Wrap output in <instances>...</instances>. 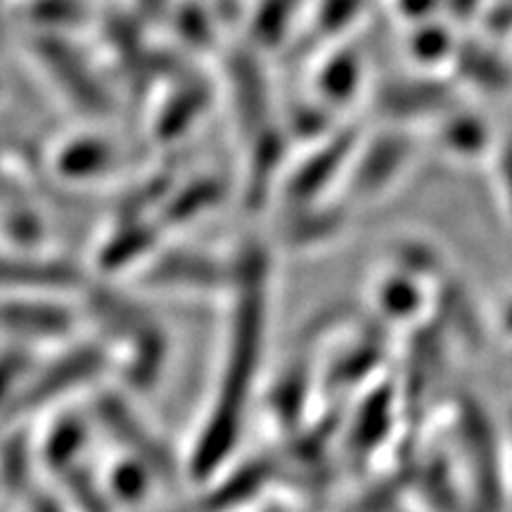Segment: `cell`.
<instances>
[{"mask_svg": "<svg viewBox=\"0 0 512 512\" xmlns=\"http://www.w3.org/2000/svg\"><path fill=\"white\" fill-rule=\"evenodd\" d=\"M453 3H456V0H453ZM477 3H479V0H458L460 10H463V12H472L477 8Z\"/></svg>", "mask_w": 512, "mask_h": 512, "instance_id": "12", "label": "cell"}, {"mask_svg": "<svg viewBox=\"0 0 512 512\" xmlns=\"http://www.w3.org/2000/svg\"><path fill=\"white\" fill-rule=\"evenodd\" d=\"M444 143L453 155L472 159L484 155L489 147V136L477 119H453L444 133Z\"/></svg>", "mask_w": 512, "mask_h": 512, "instance_id": "8", "label": "cell"}, {"mask_svg": "<svg viewBox=\"0 0 512 512\" xmlns=\"http://www.w3.org/2000/svg\"><path fill=\"white\" fill-rule=\"evenodd\" d=\"M496 185H498V197L501 204L512 221V138L503 140L496 147Z\"/></svg>", "mask_w": 512, "mask_h": 512, "instance_id": "9", "label": "cell"}, {"mask_svg": "<svg viewBox=\"0 0 512 512\" xmlns=\"http://www.w3.org/2000/svg\"><path fill=\"white\" fill-rule=\"evenodd\" d=\"M22 356L17 354H8L0 358V401H3V396L8 394V389L15 384V377L22 373Z\"/></svg>", "mask_w": 512, "mask_h": 512, "instance_id": "10", "label": "cell"}, {"mask_svg": "<svg viewBox=\"0 0 512 512\" xmlns=\"http://www.w3.org/2000/svg\"><path fill=\"white\" fill-rule=\"evenodd\" d=\"M505 484H508V498L512 501V460L505 465Z\"/></svg>", "mask_w": 512, "mask_h": 512, "instance_id": "13", "label": "cell"}, {"mask_svg": "<svg viewBox=\"0 0 512 512\" xmlns=\"http://www.w3.org/2000/svg\"><path fill=\"white\" fill-rule=\"evenodd\" d=\"M150 280L166 287H211L226 283L228 273L216 261L197 254H166L150 268Z\"/></svg>", "mask_w": 512, "mask_h": 512, "instance_id": "6", "label": "cell"}, {"mask_svg": "<svg viewBox=\"0 0 512 512\" xmlns=\"http://www.w3.org/2000/svg\"><path fill=\"white\" fill-rule=\"evenodd\" d=\"M102 368V356L93 349H79L74 354L64 356L60 363L50 366L38 380L31 384L24 394V403L31 408L43 406V403L53 401L55 396H60L69 389L81 387L83 382H88L91 377L100 373Z\"/></svg>", "mask_w": 512, "mask_h": 512, "instance_id": "4", "label": "cell"}, {"mask_svg": "<svg viewBox=\"0 0 512 512\" xmlns=\"http://www.w3.org/2000/svg\"><path fill=\"white\" fill-rule=\"evenodd\" d=\"M0 328L24 337H64L74 328V320L62 306L19 299L0 304Z\"/></svg>", "mask_w": 512, "mask_h": 512, "instance_id": "5", "label": "cell"}, {"mask_svg": "<svg viewBox=\"0 0 512 512\" xmlns=\"http://www.w3.org/2000/svg\"><path fill=\"white\" fill-rule=\"evenodd\" d=\"M102 418H105V422L114 432L121 434L119 439L124 441L126 446L136 448L143 463L152 465L159 472H169V456L162 451V446L155 444V439H150V434L143 430V425H138V420H133L131 415H128V411L121 403L107 401L105 408H102Z\"/></svg>", "mask_w": 512, "mask_h": 512, "instance_id": "7", "label": "cell"}, {"mask_svg": "<svg viewBox=\"0 0 512 512\" xmlns=\"http://www.w3.org/2000/svg\"><path fill=\"white\" fill-rule=\"evenodd\" d=\"M266 264L264 256L252 252L242 261L235 278V311L230 323V347L221 387L211 408L207 427L195 451V472L214 470L235 446L242 425L245 403L252 392L256 368H259L261 344H264L266 313Z\"/></svg>", "mask_w": 512, "mask_h": 512, "instance_id": "1", "label": "cell"}, {"mask_svg": "<svg viewBox=\"0 0 512 512\" xmlns=\"http://www.w3.org/2000/svg\"><path fill=\"white\" fill-rule=\"evenodd\" d=\"M460 434H463L465 463L470 467V501L479 512H498L508 501L505 484V465L498 460L496 434L491 422L477 403H467L460 415Z\"/></svg>", "mask_w": 512, "mask_h": 512, "instance_id": "2", "label": "cell"}, {"mask_svg": "<svg viewBox=\"0 0 512 512\" xmlns=\"http://www.w3.org/2000/svg\"><path fill=\"white\" fill-rule=\"evenodd\" d=\"M496 325L505 337L512 339V297L501 306V309H498V323Z\"/></svg>", "mask_w": 512, "mask_h": 512, "instance_id": "11", "label": "cell"}, {"mask_svg": "<svg viewBox=\"0 0 512 512\" xmlns=\"http://www.w3.org/2000/svg\"><path fill=\"white\" fill-rule=\"evenodd\" d=\"M81 273L62 261L0 256V290H72Z\"/></svg>", "mask_w": 512, "mask_h": 512, "instance_id": "3", "label": "cell"}]
</instances>
